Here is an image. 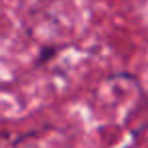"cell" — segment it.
<instances>
[{
	"instance_id": "6da1fadb",
	"label": "cell",
	"mask_w": 148,
	"mask_h": 148,
	"mask_svg": "<svg viewBox=\"0 0 148 148\" xmlns=\"http://www.w3.org/2000/svg\"><path fill=\"white\" fill-rule=\"evenodd\" d=\"M59 49H61V47H57V45L43 47V49H41V53H39V57H37V61H35V67H41V65H45L47 61H51V59L59 53Z\"/></svg>"
}]
</instances>
